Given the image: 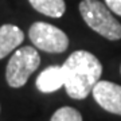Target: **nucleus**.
<instances>
[{
  "label": "nucleus",
  "instance_id": "nucleus-6",
  "mask_svg": "<svg viewBox=\"0 0 121 121\" xmlns=\"http://www.w3.org/2000/svg\"><path fill=\"white\" fill-rule=\"evenodd\" d=\"M63 70L62 66H48L39 73L36 78V87L42 93H52L63 86Z\"/></svg>",
  "mask_w": 121,
  "mask_h": 121
},
{
  "label": "nucleus",
  "instance_id": "nucleus-10",
  "mask_svg": "<svg viewBox=\"0 0 121 121\" xmlns=\"http://www.w3.org/2000/svg\"><path fill=\"white\" fill-rule=\"evenodd\" d=\"M105 4L112 12L121 16V0H105Z\"/></svg>",
  "mask_w": 121,
  "mask_h": 121
},
{
  "label": "nucleus",
  "instance_id": "nucleus-3",
  "mask_svg": "<svg viewBox=\"0 0 121 121\" xmlns=\"http://www.w3.org/2000/svg\"><path fill=\"white\" fill-rule=\"evenodd\" d=\"M40 65V56L36 48L31 46L17 48L9 58L5 67V79L11 87H22Z\"/></svg>",
  "mask_w": 121,
  "mask_h": 121
},
{
  "label": "nucleus",
  "instance_id": "nucleus-2",
  "mask_svg": "<svg viewBox=\"0 0 121 121\" xmlns=\"http://www.w3.org/2000/svg\"><path fill=\"white\" fill-rule=\"evenodd\" d=\"M79 12L87 26L93 31L109 40L121 39V23L113 16L105 3L98 0H82Z\"/></svg>",
  "mask_w": 121,
  "mask_h": 121
},
{
  "label": "nucleus",
  "instance_id": "nucleus-8",
  "mask_svg": "<svg viewBox=\"0 0 121 121\" xmlns=\"http://www.w3.org/2000/svg\"><path fill=\"white\" fill-rule=\"evenodd\" d=\"M32 8L50 17H60L66 11L65 0H28Z\"/></svg>",
  "mask_w": 121,
  "mask_h": 121
},
{
  "label": "nucleus",
  "instance_id": "nucleus-5",
  "mask_svg": "<svg viewBox=\"0 0 121 121\" xmlns=\"http://www.w3.org/2000/svg\"><path fill=\"white\" fill-rule=\"evenodd\" d=\"M93 97L101 108L121 116V86L109 81H98L93 87Z\"/></svg>",
  "mask_w": 121,
  "mask_h": 121
},
{
  "label": "nucleus",
  "instance_id": "nucleus-9",
  "mask_svg": "<svg viewBox=\"0 0 121 121\" xmlns=\"http://www.w3.org/2000/svg\"><path fill=\"white\" fill-rule=\"evenodd\" d=\"M50 121H82V116L77 109L71 106H63L52 114Z\"/></svg>",
  "mask_w": 121,
  "mask_h": 121
},
{
  "label": "nucleus",
  "instance_id": "nucleus-7",
  "mask_svg": "<svg viewBox=\"0 0 121 121\" xmlns=\"http://www.w3.org/2000/svg\"><path fill=\"white\" fill-rule=\"evenodd\" d=\"M24 40L23 31L15 24H3L0 27V59L16 50Z\"/></svg>",
  "mask_w": 121,
  "mask_h": 121
},
{
  "label": "nucleus",
  "instance_id": "nucleus-1",
  "mask_svg": "<svg viewBox=\"0 0 121 121\" xmlns=\"http://www.w3.org/2000/svg\"><path fill=\"white\" fill-rule=\"evenodd\" d=\"M63 86L69 97L83 99L91 93L102 74V65L98 58L85 50L71 52L62 65Z\"/></svg>",
  "mask_w": 121,
  "mask_h": 121
},
{
  "label": "nucleus",
  "instance_id": "nucleus-4",
  "mask_svg": "<svg viewBox=\"0 0 121 121\" xmlns=\"http://www.w3.org/2000/svg\"><path fill=\"white\" fill-rule=\"evenodd\" d=\"M30 40L34 46L46 52L59 54L69 47V38L58 27L44 22H36L30 27Z\"/></svg>",
  "mask_w": 121,
  "mask_h": 121
}]
</instances>
